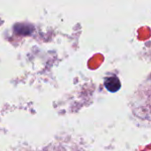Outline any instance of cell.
Listing matches in <instances>:
<instances>
[{
  "mask_svg": "<svg viewBox=\"0 0 151 151\" xmlns=\"http://www.w3.org/2000/svg\"><path fill=\"white\" fill-rule=\"evenodd\" d=\"M104 87L108 91L114 93V92H117L120 89L121 83H120L118 77L111 76V77H107L104 80Z\"/></svg>",
  "mask_w": 151,
  "mask_h": 151,
  "instance_id": "6da1fadb",
  "label": "cell"
}]
</instances>
